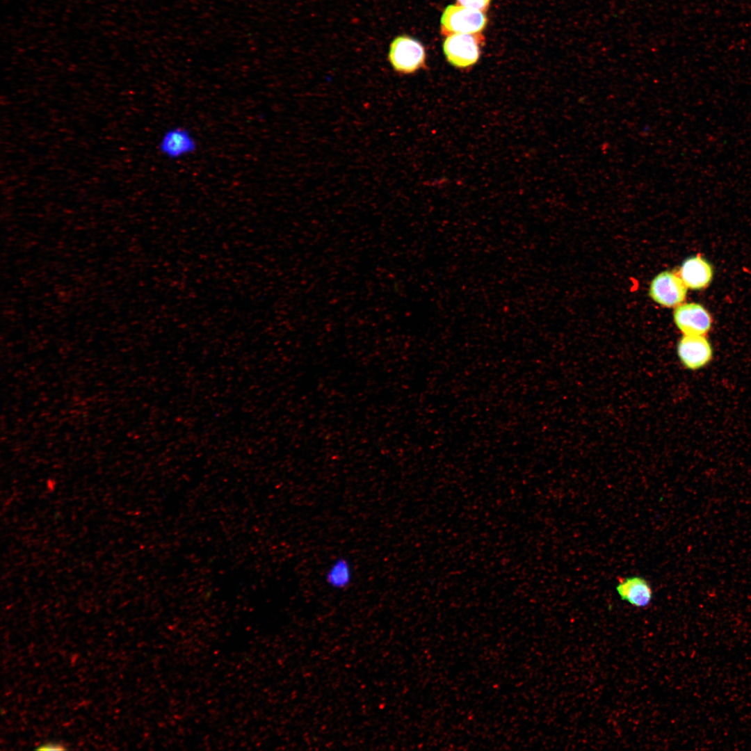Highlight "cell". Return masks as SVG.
Masks as SVG:
<instances>
[{
    "mask_svg": "<svg viewBox=\"0 0 751 751\" xmlns=\"http://www.w3.org/2000/svg\"><path fill=\"white\" fill-rule=\"evenodd\" d=\"M426 58L423 45L410 35H397L389 44L387 59L397 74L407 75L417 72L425 66Z\"/></svg>",
    "mask_w": 751,
    "mask_h": 751,
    "instance_id": "1",
    "label": "cell"
},
{
    "mask_svg": "<svg viewBox=\"0 0 751 751\" xmlns=\"http://www.w3.org/2000/svg\"><path fill=\"white\" fill-rule=\"evenodd\" d=\"M487 19L481 11L460 5H449L441 17V31L452 34H475L486 26Z\"/></svg>",
    "mask_w": 751,
    "mask_h": 751,
    "instance_id": "2",
    "label": "cell"
},
{
    "mask_svg": "<svg viewBox=\"0 0 751 751\" xmlns=\"http://www.w3.org/2000/svg\"><path fill=\"white\" fill-rule=\"evenodd\" d=\"M484 37L479 33L452 34L446 36L443 51L447 60L453 66L465 68L474 65L480 56V46Z\"/></svg>",
    "mask_w": 751,
    "mask_h": 751,
    "instance_id": "3",
    "label": "cell"
},
{
    "mask_svg": "<svg viewBox=\"0 0 751 751\" xmlns=\"http://www.w3.org/2000/svg\"><path fill=\"white\" fill-rule=\"evenodd\" d=\"M198 141L193 132L184 126L176 125L166 129L161 135L157 150L170 161H177L195 153Z\"/></svg>",
    "mask_w": 751,
    "mask_h": 751,
    "instance_id": "4",
    "label": "cell"
},
{
    "mask_svg": "<svg viewBox=\"0 0 751 751\" xmlns=\"http://www.w3.org/2000/svg\"><path fill=\"white\" fill-rule=\"evenodd\" d=\"M677 357L687 370L696 371L713 359V348L706 335H683L677 345Z\"/></svg>",
    "mask_w": 751,
    "mask_h": 751,
    "instance_id": "5",
    "label": "cell"
},
{
    "mask_svg": "<svg viewBox=\"0 0 751 751\" xmlns=\"http://www.w3.org/2000/svg\"><path fill=\"white\" fill-rule=\"evenodd\" d=\"M674 322L683 335H706L713 321L704 306L696 302L682 303L673 314Z\"/></svg>",
    "mask_w": 751,
    "mask_h": 751,
    "instance_id": "6",
    "label": "cell"
},
{
    "mask_svg": "<svg viewBox=\"0 0 751 751\" xmlns=\"http://www.w3.org/2000/svg\"><path fill=\"white\" fill-rule=\"evenodd\" d=\"M649 296L656 303L674 307L682 304L686 297L687 287L677 273L663 271L652 281Z\"/></svg>",
    "mask_w": 751,
    "mask_h": 751,
    "instance_id": "7",
    "label": "cell"
},
{
    "mask_svg": "<svg viewBox=\"0 0 751 751\" xmlns=\"http://www.w3.org/2000/svg\"><path fill=\"white\" fill-rule=\"evenodd\" d=\"M677 275L687 289H703L711 283L713 271L711 264L700 255L686 259L681 265Z\"/></svg>",
    "mask_w": 751,
    "mask_h": 751,
    "instance_id": "8",
    "label": "cell"
},
{
    "mask_svg": "<svg viewBox=\"0 0 751 751\" xmlns=\"http://www.w3.org/2000/svg\"><path fill=\"white\" fill-rule=\"evenodd\" d=\"M616 590L622 600L638 608L647 606L653 597L647 581L638 576L619 578Z\"/></svg>",
    "mask_w": 751,
    "mask_h": 751,
    "instance_id": "9",
    "label": "cell"
},
{
    "mask_svg": "<svg viewBox=\"0 0 751 751\" xmlns=\"http://www.w3.org/2000/svg\"><path fill=\"white\" fill-rule=\"evenodd\" d=\"M354 576L351 562L345 557L334 559L325 573V581L332 589L341 590L347 588L353 582Z\"/></svg>",
    "mask_w": 751,
    "mask_h": 751,
    "instance_id": "10",
    "label": "cell"
},
{
    "mask_svg": "<svg viewBox=\"0 0 751 751\" xmlns=\"http://www.w3.org/2000/svg\"><path fill=\"white\" fill-rule=\"evenodd\" d=\"M491 0H457V4L472 9L485 12Z\"/></svg>",
    "mask_w": 751,
    "mask_h": 751,
    "instance_id": "11",
    "label": "cell"
},
{
    "mask_svg": "<svg viewBox=\"0 0 751 751\" xmlns=\"http://www.w3.org/2000/svg\"><path fill=\"white\" fill-rule=\"evenodd\" d=\"M65 749L66 748L62 743L55 742H48L37 748V750H63Z\"/></svg>",
    "mask_w": 751,
    "mask_h": 751,
    "instance_id": "12",
    "label": "cell"
}]
</instances>
